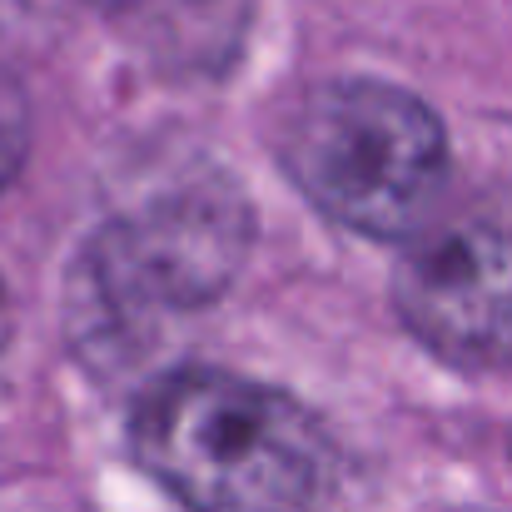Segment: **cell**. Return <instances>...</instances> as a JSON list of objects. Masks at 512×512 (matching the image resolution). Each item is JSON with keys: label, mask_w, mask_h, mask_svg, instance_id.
Listing matches in <instances>:
<instances>
[{"label": "cell", "mask_w": 512, "mask_h": 512, "mask_svg": "<svg viewBox=\"0 0 512 512\" xmlns=\"http://www.w3.org/2000/svg\"><path fill=\"white\" fill-rule=\"evenodd\" d=\"M130 448L189 512H309L339 483V448L299 398L219 368L160 378Z\"/></svg>", "instance_id": "6da1fadb"}, {"label": "cell", "mask_w": 512, "mask_h": 512, "mask_svg": "<svg viewBox=\"0 0 512 512\" xmlns=\"http://www.w3.org/2000/svg\"><path fill=\"white\" fill-rule=\"evenodd\" d=\"M249 204L229 179H184L110 219L75 259L65 329L95 368H125L165 319L209 309L249 254Z\"/></svg>", "instance_id": "7a4b0ae2"}, {"label": "cell", "mask_w": 512, "mask_h": 512, "mask_svg": "<svg viewBox=\"0 0 512 512\" xmlns=\"http://www.w3.org/2000/svg\"><path fill=\"white\" fill-rule=\"evenodd\" d=\"M279 160L299 194L339 229L408 239L448 179L438 115L383 80L314 85L279 130Z\"/></svg>", "instance_id": "3957f363"}, {"label": "cell", "mask_w": 512, "mask_h": 512, "mask_svg": "<svg viewBox=\"0 0 512 512\" xmlns=\"http://www.w3.org/2000/svg\"><path fill=\"white\" fill-rule=\"evenodd\" d=\"M398 319L438 358L512 368V189H478L423 219L393 274Z\"/></svg>", "instance_id": "277c9868"}, {"label": "cell", "mask_w": 512, "mask_h": 512, "mask_svg": "<svg viewBox=\"0 0 512 512\" xmlns=\"http://www.w3.org/2000/svg\"><path fill=\"white\" fill-rule=\"evenodd\" d=\"M100 10L110 15H130V20H155V25H170L179 15H199L209 10L214 0H95Z\"/></svg>", "instance_id": "5b68a950"}, {"label": "cell", "mask_w": 512, "mask_h": 512, "mask_svg": "<svg viewBox=\"0 0 512 512\" xmlns=\"http://www.w3.org/2000/svg\"><path fill=\"white\" fill-rule=\"evenodd\" d=\"M15 155H20V135H15V130L0 120V179L15 170Z\"/></svg>", "instance_id": "8992f818"}, {"label": "cell", "mask_w": 512, "mask_h": 512, "mask_svg": "<svg viewBox=\"0 0 512 512\" xmlns=\"http://www.w3.org/2000/svg\"><path fill=\"white\" fill-rule=\"evenodd\" d=\"M25 10H30V0H0V35H10L25 20Z\"/></svg>", "instance_id": "52a82bcc"}, {"label": "cell", "mask_w": 512, "mask_h": 512, "mask_svg": "<svg viewBox=\"0 0 512 512\" xmlns=\"http://www.w3.org/2000/svg\"><path fill=\"white\" fill-rule=\"evenodd\" d=\"M5 348H10V299H5V284H0V363H5Z\"/></svg>", "instance_id": "ba28073f"}, {"label": "cell", "mask_w": 512, "mask_h": 512, "mask_svg": "<svg viewBox=\"0 0 512 512\" xmlns=\"http://www.w3.org/2000/svg\"><path fill=\"white\" fill-rule=\"evenodd\" d=\"M463 512H488V508H463Z\"/></svg>", "instance_id": "9c48e42d"}]
</instances>
